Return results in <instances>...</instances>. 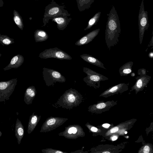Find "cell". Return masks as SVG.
<instances>
[{
    "label": "cell",
    "mask_w": 153,
    "mask_h": 153,
    "mask_svg": "<svg viewBox=\"0 0 153 153\" xmlns=\"http://www.w3.org/2000/svg\"><path fill=\"white\" fill-rule=\"evenodd\" d=\"M107 15L108 17L105 32V40L107 48L110 50L111 47L118 43L121 28L119 16L113 5Z\"/></svg>",
    "instance_id": "cell-1"
},
{
    "label": "cell",
    "mask_w": 153,
    "mask_h": 153,
    "mask_svg": "<svg viewBox=\"0 0 153 153\" xmlns=\"http://www.w3.org/2000/svg\"><path fill=\"white\" fill-rule=\"evenodd\" d=\"M64 6L60 5L53 0L46 6L43 18V26H45L52 18L59 16H70L71 14L65 9Z\"/></svg>",
    "instance_id": "cell-2"
},
{
    "label": "cell",
    "mask_w": 153,
    "mask_h": 153,
    "mask_svg": "<svg viewBox=\"0 0 153 153\" xmlns=\"http://www.w3.org/2000/svg\"><path fill=\"white\" fill-rule=\"evenodd\" d=\"M81 95L75 89L71 88L66 90L57 102L61 106L66 108H71L78 105Z\"/></svg>",
    "instance_id": "cell-3"
},
{
    "label": "cell",
    "mask_w": 153,
    "mask_h": 153,
    "mask_svg": "<svg viewBox=\"0 0 153 153\" xmlns=\"http://www.w3.org/2000/svg\"><path fill=\"white\" fill-rule=\"evenodd\" d=\"M42 75L46 85L48 86H53L57 82H65L66 79L60 73L56 70L44 67Z\"/></svg>",
    "instance_id": "cell-4"
},
{
    "label": "cell",
    "mask_w": 153,
    "mask_h": 153,
    "mask_svg": "<svg viewBox=\"0 0 153 153\" xmlns=\"http://www.w3.org/2000/svg\"><path fill=\"white\" fill-rule=\"evenodd\" d=\"M149 26L148 12L145 10L143 0H142L140 6L138 15L139 38L140 45L143 42L145 32L147 30Z\"/></svg>",
    "instance_id": "cell-5"
},
{
    "label": "cell",
    "mask_w": 153,
    "mask_h": 153,
    "mask_svg": "<svg viewBox=\"0 0 153 153\" xmlns=\"http://www.w3.org/2000/svg\"><path fill=\"white\" fill-rule=\"evenodd\" d=\"M83 71L87 74V76L83 79L87 85L93 86H96V85L98 86L101 81L108 80L107 77L89 68L83 67Z\"/></svg>",
    "instance_id": "cell-6"
},
{
    "label": "cell",
    "mask_w": 153,
    "mask_h": 153,
    "mask_svg": "<svg viewBox=\"0 0 153 153\" xmlns=\"http://www.w3.org/2000/svg\"><path fill=\"white\" fill-rule=\"evenodd\" d=\"M39 57L43 59L54 58L68 60L72 59L70 55L57 47L45 49L39 53Z\"/></svg>",
    "instance_id": "cell-7"
},
{
    "label": "cell",
    "mask_w": 153,
    "mask_h": 153,
    "mask_svg": "<svg viewBox=\"0 0 153 153\" xmlns=\"http://www.w3.org/2000/svg\"><path fill=\"white\" fill-rule=\"evenodd\" d=\"M68 118L50 117L47 118L42 125L40 132H47L55 129L63 124Z\"/></svg>",
    "instance_id": "cell-8"
},
{
    "label": "cell",
    "mask_w": 153,
    "mask_h": 153,
    "mask_svg": "<svg viewBox=\"0 0 153 153\" xmlns=\"http://www.w3.org/2000/svg\"><path fill=\"white\" fill-rule=\"evenodd\" d=\"M82 129L79 125H73L65 128L64 131L58 134L67 138L76 139L82 136Z\"/></svg>",
    "instance_id": "cell-9"
},
{
    "label": "cell",
    "mask_w": 153,
    "mask_h": 153,
    "mask_svg": "<svg viewBox=\"0 0 153 153\" xmlns=\"http://www.w3.org/2000/svg\"><path fill=\"white\" fill-rule=\"evenodd\" d=\"M17 79H13L7 81L0 82V94L12 93L16 85Z\"/></svg>",
    "instance_id": "cell-10"
},
{
    "label": "cell",
    "mask_w": 153,
    "mask_h": 153,
    "mask_svg": "<svg viewBox=\"0 0 153 153\" xmlns=\"http://www.w3.org/2000/svg\"><path fill=\"white\" fill-rule=\"evenodd\" d=\"M100 30L99 28L97 29L89 32L77 41L75 43V45L80 46L87 44L91 42L98 35Z\"/></svg>",
    "instance_id": "cell-11"
},
{
    "label": "cell",
    "mask_w": 153,
    "mask_h": 153,
    "mask_svg": "<svg viewBox=\"0 0 153 153\" xmlns=\"http://www.w3.org/2000/svg\"><path fill=\"white\" fill-rule=\"evenodd\" d=\"M69 16H59L52 18L51 20L56 23L58 29L60 30H63L66 28L70 22L72 18Z\"/></svg>",
    "instance_id": "cell-12"
},
{
    "label": "cell",
    "mask_w": 153,
    "mask_h": 153,
    "mask_svg": "<svg viewBox=\"0 0 153 153\" xmlns=\"http://www.w3.org/2000/svg\"><path fill=\"white\" fill-rule=\"evenodd\" d=\"M24 61V57L21 55L18 54L12 58L9 64L3 70L5 71L12 68H17L22 64Z\"/></svg>",
    "instance_id": "cell-13"
},
{
    "label": "cell",
    "mask_w": 153,
    "mask_h": 153,
    "mask_svg": "<svg viewBox=\"0 0 153 153\" xmlns=\"http://www.w3.org/2000/svg\"><path fill=\"white\" fill-rule=\"evenodd\" d=\"M151 79V76L146 75L137 76L135 78L136 81L133 88L137 90L142 89L147 85Z\"/></svg>",
    "instance_id": "cell-14"
},
{
    "label": "cell",
    "mask_w": 153,
    "mask_h": 153,
    "mask_svg": "<svg viewBox=\"0 0 153 153\" xmlns=\"http://www.w3.org/2000/svg\"><path fill=\"white\" fill-rule=\"evenodd\" d=\"M80 57L85 62L101 68L107 69L104 66L103 64L98 59L91 55L87 54H83Z\"/></svg>",
    "instance_id": "cell-15"
},
{
    "label": "cell",
    "mask_w": 153,
    "mask_h": 153,
    "mask_svg": "<svg viewBox=\"0 0 153 153\" xmlns=\"http://www.w3.org/2000/svg\"><path fill=\"white\" fill-rule=\"evenodd\" d=\"M36 93L35 87L33 86H29L26 89L25 94L24 100L27 104H31Z\"/></svg>",
    "instance_id": "cell-16"
},
{
    "label": "cell",
    "mask_w": 153,
    "mask_h": 153,
    "mask_svg": "<svg viewBox=\"0 0 153 153\" xmlns=\"http://www.w3.org/2000/svg\"><path fill=\"white\" fill-rule=\"evenodd\" d=\"M34 114V112H33L30 117L27 128V132L29 134L33 131L41 118V116H38Z\"/></svg>",
    "instance_id": "cell-17"
},
{
    "label": "cell",
    "mask_w": 153,
    "mask_h": 153,
    "mask_svg": "<svg viewBox=\"0 0 153 153\" xmlns=\"http://www.w3.org/2000/svg\"><path fill=\"white\" fill-rule=\"evenodd\" d=\"M133 65V62L129 61L122 65L119 70L120 76H126L131 74L132 72V68Z\"/></svg>",
    "instance_id": "cell-18"
},
{
    "label": "cell",
    "mask_w": 153,
    "mask_h": 153,
    "mask_svg": "<svg viewBox=\"0 0 153 153\" xmlns=\"http://www.w3.org/2000/svg\"><path fill=\"white\" fill-rule=\"evenodd\" d=\"M15 132L18 144H20L24 136V131L23 126L18 119L16 123Z\"/></svg>",
    "instance_id": "cell-19"
},
{
    "label": "cell",
    "mask_w": 153,
    "mask_h": 153,
    "mask_svg": "<svg viewBox=\"0 0 153 153\" xmlns=\"http://www.w3.org/2000/svg\"><path fill=\"white\" fill-rule=\"evenodd\" d=\"M35 40L36 42H42L46 40L48 36L45 31L40 29H37L34 33Z\"/></svg>",
    "instance_id": "cell-20"
},
{
    "label": "cell",
    "mask_w": 153,
    "mask_h": 153,
    "mask_svg": "<svg viewBox=\"0 0 153 153\" xmlns=\"http://www.w3.org/2000/svg\"><path fill=\"white\" fill-rule=\"evenodd\" d=\"M94 0H76L79 11L82 12L89 8Z\"/></svg>",
    "instance_id": "cell-21"
},
{
    "label": "cell",
    "mask_w": 153,
    "mask_h": 153,
    "mask_svg": "<svg viewBox=\"0 0 153 153\" xmlns=\"http://www.w3.org/2000/svg\"><path fill=\"white\" fill-rule=\"evenodd\" d=\"M13 20L18 27L23 30L24 27L23 21L22 16L17 11L14 10L13 12Z\"/></svg>",
    "instance_id": "cell-22"
},
{
    "label": "cell",
    "mask_w": 153,
    "mask_h": 153,
    "mask_svg": "<svg viewBox=\"0 0 153 153\" xmlns=\"http://www.w3.org/2000/svg\"><path fill=\"white\" fill-rule=\"evenodd\" d=\"M101 12L96 13L88 21L87 26L84 29V30L90 29L92 26L96 25L100 16Z\"/></svg>",
    "instance_id": "cell-23"
},
{
    "label": "cell",
    "mask_w": 153,
    "mask_h": 153,
    "mask_svg": "<svg viewBox=\"0 0 153 153\" xmlns=\"http://www.w3.org/2000/svg\"><path fill=\"white\" fill-rule=\"evenodd\" d=\"M14 39L7 36L0 34V43L2 45L8 46L14 43Z\"/></svg>",
    "instance_id": "cell-24"
},
{
    "label": "cell",
    "mask_w": 153,
    "mask_h": 153,
    "mask_svg": "<svg viewBox=\"0 0 153 153\" xmlns=\"http://www.w3.org/2000/svg\"><path fill=\"white\" fill-rule=\"evenodd\" d=\"M42 152L43 153H67L66 152H63L60 150H58L53 149L51 148L46 149L42 150Z\"/></svg>",
    "instance_id": "cell-25"
},
{
    "label": "cell",
    "mask_w": 153,
    "mask_h": 153,
    "mask_svg": "<svg viewBox=\"0 0 153 153\" xmlns=\"http://www.w3.org/2000/svg\"><path fill=\"white\" fill-rule=\"evenodd\" d=\"M146 70L144 68H140L138 70L137 74L140 76H143L146 75Z\"/></svg>",
    "instance_id": "cell-26"
},
{
    "label": "cell",
    "mask_w": 153,
    "mask_h": 153,
    "mask_svg": "<svg viewBox=\"0 0 153 153\" xmlns=\"http://www.w3.org/2000/svg\"><path fill=\"white\" fill-rule=\"evenodd\" d=\"M106 106V104L104 103H101L97 104L96 106L97 108L99 109H102L105 108Z\"/></svg>",
    "instance_id": "cell-27"
},
{
    "label": "cell",
    "mask_w": 153,
    "mask_h": 153,
    "mask_svg": "<svg viewBox=\"0 0 153 153\" xmlns=\"http://www.w3.org/2000/svg\"><path fill=\"white\" fill-rule=\"evenodd\" d=\"M150 148L148 146H145L143 149V152L145 153H148L149 152Z\"/></svg>",
    "instance_id": "cell-28"
},
{
    "label": "cell",
    "mask_w": 153,
    "mask_h": 153,
    "mask_svg": "<svg viewBox=\"0 0 153 153\" xmlns=\"http://www.w3.org/2000/svg\"><path fill=\"white\" fill-rule=\"evenodd\" d=\"M119 128L118 127H115L111 129L110 131V132L111 133H114L116 132L118 130Z\"/></svg>",
    "instance_id": "cell-29"
},
{
    "label": "cell",
    "mask_w": 153,
    "mask_h": 153,
    "mask_svg": "<svg viewBox=\"0 0 153 153\" xmlns=\"http://www.w3.org/2000/svg\"><path fill=\"white\" fill-rule=\"evenodd\" d=\"M90 129L91 131L94 132H96L98 131V129L94 127H91Z\"/></svg>",
    "instance_id": "cell-30"
},
{
    "label": "cell",
    "mask_w": 153,
    "mask_h": 153,
    "mask_svg": "<svg viewBox=\"0 0 153 153\" xmlns=\"http://www.w3.org/2000/svg\"><path fill=\"white\" fill-rule=\"evenodd\" d=\"M102 126L104 128H108L110 126V125L108 123L104 124L102 125Z\"/></svg>",
    "instance_id": "cell-31"
},
{
    "label": "cell",
    "mask_w": 153,
    "mask_h": 153,
    "mask_svg": "<svg viewBox=\"0 0 153 153\" xmlns=\"http://www.w3.org/2000/svg\"><path fill=\"white\" fill-rule=\"evenodd\" d=\"M4 5V2L2 0H0V7H2Z\"/></svg>",
    "instance_id": "cell-32"
},
{
    "label": "cell",
    "mask_w": 153,
    "mask_h": 153,
    "mask_svg": "<svg viewBox=\"0 0 153 153\" xmlns=\"http://www.w3.org/2000/svg\"><path fill=\"white\" fill-rule=\"evenodd\" d=\"M117 138V136H114L112 138V140L113 141L116 140Z\"/></svg>",
    "instance_id": "cell-33"
},
{
    "label": "cell",
    "mask_w": 153,
    "mask_h": 153,
    "mask_svg": "<svg viewBox=\"0 0 153 153\" xmlns=\"http://www.w3.org/2000/svg\"><path fill=\"white\" fill-rule=\"evenodd\" d=\"M149 56L150 57V58H152L153 56V53L151 52L149 54Z\"/></svg>",
    "instance_id": "cell-34"
},
{
    "label": "cell",
    "mask_w": 153,
    "mask_h": 153,
    "mask_svg": "<svg viewBox=\"0 0 153 153\" xmlns=\"http://www.w3.org/2000/svg\"><path fill=\"white\" fill-rule=\"evenodd\" d=\"M103 153H110L109 152H103Z\"/></svg>",
    "instance_id": "cell-35"
},
{
    "label": "cell",
    "mask_w": 153,
    "mask_h": 153,
    "mask_svg": "<svg viewBox=\"0 0 153 153\" xmlns=\"http://www.w3.org/2000/svg\"><path fill=\"white\" fill-rule=\"evenodd\" d=\"M125 134H127V131H125Z\"/></svg>",
    "instance_id": "cell-36"
},
{
    "label": "cell",
    "mask_w": 153,
    "mask_h": 153,
    "mask_svg": "<svg viewBox=\"0 0 153 153\" xmlns=\"http://www.w3.org/2000/svg\"><path fill=\"white\" fill-rule=\"evenodd\" d=\"M1 56V53H0V57Z\"/></svg>",
    "instance_id": "cell-37"
},
{
    "label": "cell",
    "mask_w": 153,
    "mask_h": 153,
    "mask_svg": "<svg viewBox=\"0 0 153 153\" xmlns=\"http://www.w3.org/2000/svg\"></svg>",
    "instance_id": "cell-38"
}]
</instances>
